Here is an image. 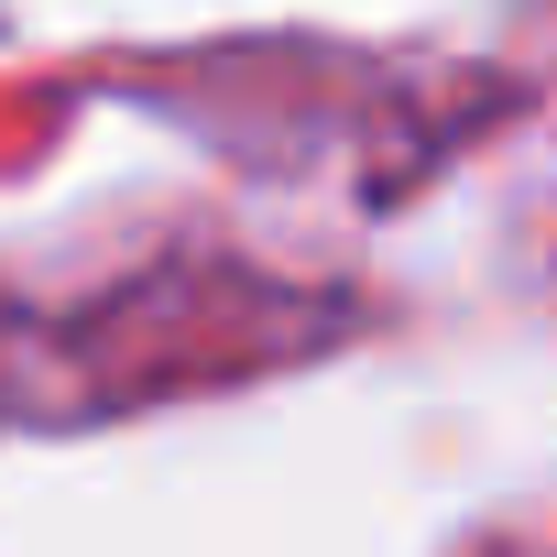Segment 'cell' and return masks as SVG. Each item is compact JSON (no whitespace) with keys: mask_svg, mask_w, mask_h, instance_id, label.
Here are the masks:
<instances>
[]
</instances>
